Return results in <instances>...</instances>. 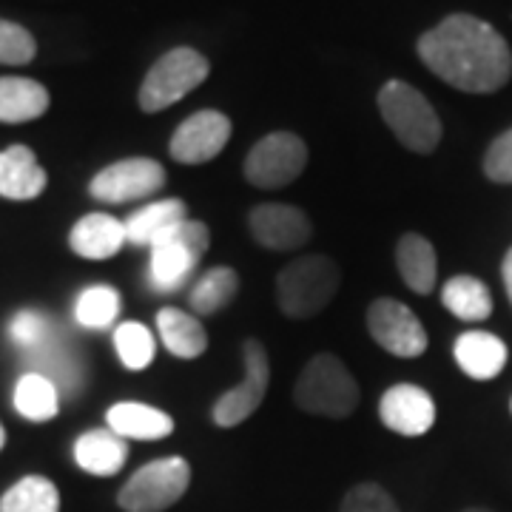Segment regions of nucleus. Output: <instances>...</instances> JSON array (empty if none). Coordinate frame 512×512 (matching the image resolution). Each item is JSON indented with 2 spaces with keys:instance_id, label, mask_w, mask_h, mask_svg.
<instances>
[{
  "instance_id": "nucleus-19",
  "label": "nucleus",
  "mask_w": 512,
  "mask_h": 512,
  "mask_svg": "<svg viewBox=\"0 0 512 512\" xmlns=\"http://www.w3.org/2000/svg\"><path fill=\"white\" fill-rule=\"evenodd\" d=\"M128 458L126 439H120L111 430H92L83 433L74 444V461L80 470H86L89 476L109 478L117 476L123 470Z\"/></svg>"
},
{
  "instance_id": "nucleus-10",
  "label": "nucleus",
  "mask_w": 512,
  "mask_h": 512,
  "mask_svg": "<svg viewBox=\"0 0 512 512\" xmlns=\"http://www.w3.org/2000/svg\"><path fill=\"white\" fill-rule=\"evenodd\" d=\"M367 330L379 348L399 359H416L427 350V333L419 316L396 299H376L367 308Z\"/></svg>"
},
{
  "instance_id": "nucleus-1",
  "label": "nucleus",
  "mask_w": 512,
  "mask_h": 512,
  "mask_svg": "<svg viewBox=\"0 0 512 512\" xmlns=\"http://www.w3.org/2000/svg\"><path fill=\"white\" fill-rule=\"evenodd\" d=\"M419 57L430 72L467 94H490L512 77L507 40L487 20L450 15L419 37Z\"/></svg>"
},
{
  "instance_id": "nucleus-2",
  "label": "nucleus",
  "mask_w": 512,
  "mask_h": 512,
  "mask_svg": "<svg viewBox=\"0 0 512 512\" xmlns=\"http://www.w3.org/2000/svg\"><path fill=\"white\" fill-rule=\"evenodd\" d=\"M339 285H342V274L330 256H299L276 276V299L285 316L311 319L333 302Z\"/></svg>"
},
{
  "instance_id": "nucleus-28",
  "label": "nucleus",
  "mask_w": 512,
  "mask_h": 512,
  "mask_svg": "<svg viewBox=\"0 0 512 512\" xmlns=\"http://www.w3.org/2000/svg\"><path fill=\"white\" fill-rule=\"evenodd\" d=\"M120 313V293L111 285H92L80 293L77 305H74V316L83 328L103 330L109 328L111 322Z\"/></svg>"
},
{
  "instance_id": "nucleus-3",
  "label": "nucleus",
  "mask_w": 512,
  "mask_h": 512,
  "mask_svg": "<svg viewBox=\"0 0 512 512\" xmlns=\"http://www.w3.org/2000/svg\"><path fill=\"white\" fill-rule=\"evenodd\" d=\"M293 399L305 413L313 416L348 419L359 407V384L350 376L342 359L319 353L302 370L299 382L293 387Z\"/></svg>"
},
{
  "instance_id": "nucleus-27",
  "label": "nucleus",
  "mask_w": 512,
  "mask_h": 512,
  "mask_svg": "<svg viewBox=\"0 0 512 512\" xmlns=\"http://www.w3.org/2000/svg\"><path fill=\"white\" fill-rule=\"evenodd\" d=\"M0 512H60V493L49 478L26 476L3 493Z\"/></svg>"
},
{
  "instance_id": "nucleus-23",
  "label": "nucleus",
  "mask_w": 512,
  "mask_h": 512,
  "mask_svg": "<svg viewBox=\"0 0 512 512\" xmlns=\"http://www.w3.org/2000/svg\"><path fill=\"white\" fill-rule=\"evenodd\" d=\"M396 265L404 285L416 293H430L436 285V248L421 234H404L396 245Z\"/></svg>"
},
{
  "instance_id": "nucleus-33",
  "label": "nucleus",
  "mask_w": 512,
  "mask_h": 512,
  "mask_svg": "<svg viewBox=\"0 0 512 512\" xmlns=\"http://www.w3.org/2000/svg\"><path fill=\"white\" fill-rule=\"evenodd\" d=\"M339 512H399V507L379 484H359L345 495Z\"/></svg>"
},
{
  "instance_id": "nucleus-7",
  "label": "nucleus",
  "mask_w": 512,
  "mask_h": 512,
  "mask_svg": "<svg viewBox=\"0 0 512 512\" xmlns=\"http://www.w3.org/2000/svg\"><path fill=\"white\" fill-rule=\"evenodd\" d=\"M208 242V225L197 220H185L165 234L157 245H151V285L163 293L183 288L208 251Z\"/></svg>"
},
{
  "instance_id": "nucleus-4",
  "label": "nucleus",
  "mask_w": 512,
  "mask_h": 512,
  "mask_svg": "<svg viewBox=\"0 0 512 512\" xmlns=\"http://www.w3.org/2000/svg\"><path fill=\"white\" fill-rule=\"evenodd\" d=\"M379 111L384 123L404 148L416 154H433L441 143V120L427 97L410 83L390 80L379 92Z\"/></svg>"
},
{
  "instance_id": "nucleus-31",
  "label": "nucleus",
  "mask_w": 512,
  "mask_h": 512,
  "mask_svg": "<svg viewBox=\"0 0 512 512\" xmlns=\"http://www.w3.org/2000/svg\"><path fill=\"white\" fill-rule=\"evenodd\" d=\"M37 55V43L29 29L20 23L0 18V63L3 66H26Z\"/></svg>"
},
{
  "instance_id": "nucleus-34",
  "label": "nucleus",
  "mask_w": 512,
  "mask_h": 512,
  "mask_svg": "<svg viewBox=\"0 0 512 512\" xmlns=\"http://www.w3.org/2000/svg\"><path fill=\"white\" fill-rule=\"evenodd\" d=\"M484 174L493 183H512V128L504 131L501 137H495L493 146L487 148V154H484Z\"/></svg>"
},
{
  "instance_id": "nucleus-8",
  "label": "nucleus",
  "mask_w": 512,
  "mask_h": 512,
  "mask_svg": "<svg viewBox=\"0 0 512 512\" xmlns=\"http://www.w3.org/2000/svg\"><path fill=\"white\" fill-rule=\"evenodd\" d=\"M308 165V146L291 131L262 137L245 157V180L256 188H282L293 183Z\"/></svg>"
},
{
  "instance_id": "nucleus-12",
  "label": "nucleus",
  "mask_w": 512,
  "mask_h": 512,
  "mask_svg": "<svg viewBox=\"0 0 512 512\" xmlns=\"http://www.w3.org/2000/svg\"><path fill=\"white\" fill-rule=\"evenodd\" d=\"M231 140V120L222 111L205 109L191 114L183 126L174 131L171 137V157L177 163L202 165L211 163L222 148Z\"/></svg>"
},
{
  "instance_id": "nucleus-25",
  "label": "nucleus",
  "mask_w": 512,
  "mask_h": 512,
  "mask_svg": "<svg viewBox=\"0 0 512 512\" xmlns=\"http://www.w3.org/2000/svg\"><path fill=\"white\" fill-rule=\"evenodd\" d=\"M239 291V276L234 268H211L197 279V285L191 288L188 305L194 316H214L222 308H228L234 302Z\"/></svg>"
},
{
  "instance_id": "nucleus-37",
  "label": "nucleus",
  "mask_w": 512,
  "mask_h": 512,
  "mask_svg": "<svg viewBox=\"0 0 512 512\" xmlns=\"http://www.w3.org/2000/svg\"><path fill=\"white\" fill-rule=\"evenodd\" d=\"M464 512H487V510H464Z\"/></svg>"
},
{
  "instance_id": "nucleus-29",
  "label": "nucleus",
  "mask_w": 512,
  "mask_h": 512,
  "mask_svg": "<svg viewBox=\"0 0 512 512\" xmlns=\"http://www.w3.org/2000/svg\"><path fill=\"white\" fill-rule=\"evenodd\" d=\"M114 345L126 370H146L154 359V336L140 322H123L114 330Z\"/></svg>"
},
{
  "instance_id": "nucleus-26",
  "label": "nucleus",
  "mask_w": 512,
  "mask_h": 512,
  "mask_svg": "<svg viewBox=\"0 0 512 512\" xmlns=\"http://www.w3.org/2000/svg\"><path fill=\"white\" fill-rule=\"evenodd\" d=\"M15 407L23 419L52 421L57 416V407H60V390L43 373L29 370L15 384Z\"/></svg>"
},
{
  "instance_id": "nucleus-18",
  "label": "nucleus",
  "mask_w": 512,
  "mask_h": 512,
  "mask_svg": "<svg viewBox=\"0 0 512 512\" xmlns=\"http://www.w3.org/2000/svg\"><path fill=\"white\" fill-rule=\"evenodd\" d=\"M111 433H117L120 439H137V441H160L174 433V419L140 402H120L106 413Z\"/></svg>"
},
{
  "instance_id": "nucleus-32",
  "label": "nucleus",
  "mask_w": 512,
  "mask_h": 512,
  "mask_svg": "<svg viewBox=\"0 0 512 512\" xmlns=\"http://www.w3.org/2000/svg\"><path fill=\"white\" fill-rule=\"evenodd\" d=\"M9 333H12V339L23 350H37L40 345H46L52 339V325H49V319L40 311H20L12 319Z\"/></svg>"
},
{
  "instance_id": "nucleus-36",
  "label": "nucleus",
  "mask_w": 512,
  "mask_h": 512,
  "mask_svg": "<svg viewBox=\"0 0 512 512\" xmlns=\"http://www.w3.org/2000/svg\"><path fill=\"white\" fill-rule=\"evenodd\" d=\"M3 444H6V430H3V424H0V450H3Z\"/></svg>"
},
{
  "instance_id": "nucleus-20",
  "label": "nucleus",
  "mask_w": 512,
  "mask_h": 512,
  "mask_svg": "<svg viewBox=\"0 0 512 512\" xmlns=\"http://www.w3.org/2000/svg\"><path fill=\"white\" fill-rule=\"evenodd\" d=\"M188 220V208L183 200H160L151 202L146 208H140L137 214H131L126 225V239L134 245H157L165 234H171L177 225Z\"/></svg>"
},
{
  "instance_id": "nucleus-11",
  "label": "nucleus",
  "mask_w": 512,
  "mask_h": 512,
  "mask_svg": "<svg viewBox=\"0 0 512 512\" xmlns=\"http://www.w3.org/2000/svg\"><path fill=\"white\" fill-rule=\"evenodd\" d=\"M165 183V168L148 157H131L103 168L89 185L94 200L100 202H131L157 194Z\"/></svg>"
},
{
  "instance_id": "nucleus-17",
  "label": "nucleus",
  "mask_w": 512,
  "mask_h": 512,
  "mask_svg": "<svg viewBox=\"0 0 512 512\" xmlns=\"http://www.w3.org/2000/svg\"><path fill=\"white\" fill-rule=\"evenodd\" d=\"M126 242V225L109 214H89L69 234L72 251L83 259H111Z\"/></svg>"
},
{
  "instance_id": "nucleus-14",
  "label": "nucleus",
  "mask_w": 512,
  "mask_h": 512,
  "mask_svg": "<svg viewBox=\"0 0 512 512\" xmlns=\"http://www.w3.org/2000/svg\"><path fill=\"white\" fill-rule=\"evenodd\" d=\"M379 419L387 430L419 439L436 424V402L419 384H393L379 402Z\"/></svg>"
},
{
  "instance_id": "nucleus-30",
  "label": "nucleus",
  "mask_w": 512,
  "mask_h": 512,
  "mask_svg": "<svg viewBox=\"0 0 512 512\" xmlns=\"http://www.w3.org/2000/svg\"><path fill=\"white\" fill-rule=\"evenodd\" d=\"M32 356H35V365L43 367V370H35V373H43L46 379H52L57 384H66L69 390H72L74 384H77V367H74L72 356H69V350L60 348V342H55V336L46 342V345H40L37 350H29Z\"/></svg>"
},
{
  "instance_id": "nucleus-35",
  "label": "nucleus",
  "mask_w": 512,
  "mask_h": 512,
  "mask_svg": "<svg viewBox=\"0 0 512 512\" xmlns=\"http://www.w3.org/2000/svg\"><path fill=\"white\" fill-rule=\"evenodd\" d=\"M504 285H507V293H510V302H512V248H510V254L504 256Z\"/></svg>"
},
{
  "instance_id": "nucleus-5",
  "label": "nucleus",
  "mask_w": 512,
  "mask_h": 512,
  "mask_svg": "<svg viewBox=\"0 0 512 512\" xmlns=\"http://www.w3.org/2000/svg\"><path fill=\"white\" fill-rule=\"evenodd\" d=\"M208 72H211L208 60L191 46H177V49L165 52L148 69L146 80L140 86V109L157 114V111L180 103L185 94L205 83Z\"/></svg>"
},
{
  "instance_id": "nucleus-16",
  "label": "nucleus",
  "mask_w": 512,
  "mask_h": 512,
  "mask_svg": "<svg viewBox=\"0 0 512 512\" xmlns=\"http://www.w3.org/2000/svg\"><path fill=\"white\" fill-rule=\"evenodd\" d=\"M458 367L478 382L495 379L507 365V345L487 330H467L453 345Z\"/></svg>"
},
{
  "instance_id": "nucleus-22",
  "label": "nucleus",
  "mask_w": 512,
  "mask_h": 512,
  "mask_svg": "<svg viewBox=\"0 0 512 512\" xmlns=\"http://www.w3.org/2000/svg\"><path fill=\"white\" fill-rule=\"evenodd\" d=\"M157 330L168 353L180 359H197L208 348V333L194 313H185L180 308H163L157 313Z\"/></svg>"
},
{
  "instance_id": "nucleus-13",
  "label": "nucleus",
  "mask_w": 512,
  "mask_h": 512,
  "mask_svg": "<svg viewBox=\"0 0 512 512\" xmlns=\"http://www.w3.org/2000/svg\"><path fill=\"white\" fill-rule=\"evenodd\" d=\"M251 237L271 251H296L302 245H308L313 234V225L308 214L296 205L285 202H265L256 205L248 217Z\"/></svg>"
},
{
  "instance_id": "nucleus-15",
  "label": "nucleus",
  "mask_w": 512,
  "mask_h": 512,
  "mask_svg": "<svg viewBox=\"0 0 512 512\" xmlns=\"http://www.w3.org/2000/svg\"><path fill=\"white\" fill-rule=\"evenodd\" d=\"M46 183L49 177L32 148L9 146L0 151V197L18 202L35 200L46 191Z\"/></svg>"
},
{
  "instance_id": "nucleus-9",
  "label": "nucleus",
  "mask_w": 512,
  "mask_h": 512,
  "mask_svg": "<svg viewBox=\"0 0 512 512\" xmlns=\"http://www.w3.org/2000/svg\"><path fill=\"white\" fill-rule=\"evenodd\" d=\"M242 359H245L242 382L237 387H231L228 393H222L217 404H214V421L220 427H237L245 419H251L259 410L262 399H265V390H268V382H271L268 353L256 339H248L242 345Z\"/></svg>"
},
{
  "instance_id": "nucleus-21",
  "label": "nucleus",
  "mask_w": 512,
  "mask_h": 512,
  "mask_svg": "<svg viewBox=\"0 0 512 512\" xmlns=\"http://www.w3.org/2000/svg\"><path fill=\"white\" fill-rule=\"evenodd\" d=\"M49 109V92L29 77H0V123H29Z\"/></svg>"
},
{
  "instance_id": "nucleus-6",
  "label": "nucleus",
  "mask_w": 512,
  "mask_h": 512,
  "mask_svg": "<svg viewBox=\"0 0 512 512\" xmlns=\"http://www.w3.org/2000/svg\"><path fill=\"white\" fill-rule=\"evenodd\" d=\"M191 484V467L180 456L157 458L128 478L117 495V504L126 512H165L177 504Z\"/></svg>"
},
{
  "instance_id": "nucleus-24",
  "label": "nucleus",
  "mask_w": 512,
  "mask_h": 512,
  "mask_svg": "<svg viewBox=\"0 0 512 512\" xmlns=\"http://www.w3.org/2000/svg\"><path fill=\"white\" fill-rule=\"evenodd\" d=\"M441 302L464 322H481L493 313V293L476 276H453L441 291Z\"/></svg>"
}]
</instances>
